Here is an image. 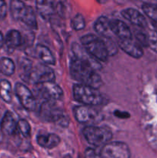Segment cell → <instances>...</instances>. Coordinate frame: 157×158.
Wrapping results in <instances>:
<instances>
[{
    "label": "cell",
    "mask_w": 157,
    "mask_h": 158,
    "mask_svg": "<svg viewBox=\"0 0 157 158\" xmlns=\"http://www.w3.org/2000/svg\"><path fill=\"white\" fill-rule=\"evenodd\" d=\"M70 74L79 84L98 89L103 84L102 78L89 64L82 62L75 57L71 58L69 63Z\"/></svg>",
    "instance_id": "cell-1"
},
{
    "label": "cell",
    "mask_w": 157,
    "mask_h": 158,
    "mask_svg": "<svg viewBox=\"0 0 157 158\" xmlns=\"http://www.w3.org/2000/svg\"><path fill=\"white\" fill-rule=\"evenodd\" d=\"M83 47L96 60L106 62L109 58V52L103 38L93 34H87L81 38Z\"/></svg>",
    "instance_id": "cell-2"
},
{
    "label": "cell",
    "mask_w": 157,
    "mask_h": 158,
    "mask_svg": "<svg viewBox=\"0 0 157 158\" xmlns=\"http://www.w3.org/2000/svg\"><path fill=\"white\" fill-rule=\"evenodd\" d=\"M10 12L15 20L22 22L31 29H37L36 16L35 11L31 6H26L21 1L13 0L10 2Z\"/></svg>",
    "instance_id": "cell-3"
},
{
    "label": "cell",
    "mask_w": 157,
    "mask_h": 158,
    "mask_svg": "<svg viewBox=\"0 0 157 158\" xmlns=\"http://www.w3.org/2000/svg\"><path fill=\"white\" fill-rule=\"evenodd\" d=\"M73 97L85 106H95L103 103V97L96 89L79 83L73 86Z\"/></svg>",
    "instance_id": "cell-4"
},
{
    "label": "cell",
    "mask_w": 157,
    "mask_h": 158,
    "mask_svg": "<svg viewBox=\"0 0 157 158\" xmlns=\"http://www.w3.org/2000/svg\"><path fill=\"white\" fill-rule=\"evenodd\" d=\"M83 134L88 143L95 147L104 146L112 138V131L103 127L87 126L83 129Z\"/></svg>",
    "instance_id": "cell-5"
},
{
    "label": "cell",
    "mask_w": 157,
    "mask_h": 158,
    "mask_svg": "<svg viewBox=\"0 0 157 158\" xmlns=\"http://www.w3.org/2000/svg\"><path fill=\"white\" fill-rule=\"evenodd\" d=\"M40 116L48 122H55L62 126L66 127L69 123L68 118L65 117L61 108L55 101H44L41 105Z\"/></svg>",
    "instance_id": "cell-6"
},
{
    "label": "cell",
    "mask_w": 157,
    "mask_h": 158,
    "mask_svg": "<svg viewBox=\"0 0 157 158\" xmlns=\"http://www.w3.org/2000/svg\"><path fill=\"white\" fill-rule=\"evenodd\" d=\"M36 97L45 101H55L60 100L63 96V91L58 84L54 82L36 84L34 87Z\"/></svg>",
    "instance_id": "cell-7"
},
{
    "label": "cell",
    "mask_w": 157,
    "mask_h": 158,
    "mask_svg": "<svg viewBox=\"0 0 157 158\" xmlns=\"http://www.w3.org/2000/svg\"><path fill=\"white\" fill-rule=\"evenodd\" d=\"M54 80H55L54 71L47 65L38 63L35 67H32L26 81L36 85L53 82Z\"/></svg>",
    "instance_id": "cell-8"
},
{
    "label": "cell",
    "mask_w": 157,
    "mask_h": 158,
    "mask_svg": "<svg viewBox=\"0 0 157 158\" xmlns=\"http://www.w3.org/2000/svg\"><path fill=\"white\" fill-rule=\"evenodd\" d=\"M100 158H130L129 147L123 142H109L100 151Z\"/></svg>",
    "instance_id": "cell-9"
},
{
    "label": "cell",
    "mask_w": 157,
    "mask_h": 158,
    "mask_svg": "<svg viewBox=\"0 0 157 158\" xmlns=\"http://www.w3.org/2000/svg\"><path fill=\"white\" fill-rule=\"evenodd\" d=\"M74 115L77 121L81 123L95 124L103 120V114L90 106H78L74 108Z\"/></svg>",
    "instance_id": "cell-10"
},
{
    "label": "cell",
    "mask_w": 157,
    "mask_h": 158,
    "mask_svg": "<svg viewBox=\"0 0 157 158\" xmlns=\"http://www.w3.org/2000/svg\"><path fill=\"white\" fill-rule=\"evenodd\" d=\"M15 93L25 109L29 111L35 110L36 107L35 97L27 86L22 83H17L15 86Z\"/></svg>",
    "instance_id": "cell-11"
},
{
    "label": "cell",
    "mask_w": 157,
    "mask_h": 158,
    "mask_svg": "<svg viewBox=\"0 0 157 158\" xmlns=\"http://www.w3.org/2000/svg\"><path fill=\"white\" fill-rule=\"evenodd\" d=\"M72 51L74 54V57L81 60L83 63L89 64L95 70L100 69V68L102 67L99 62H98V60L92 57L81 45H78V43H73L72 46Z\"/></svg>",
    "instance_id": "cell-12"
},
{
    "label": "cell",
    "mask_w": 157,
    "mask_h": 158,
    "mask_svg": "<svg viewBox=\"0 0 157 158\" xmlns=\"http://www.w3.org/2000/svg\"><path fill=\"white\" fill-rule=\"evenodd\" d=\"M111 32L120 39V40H132V32L129 26L119 19H112L109 21Z\"/></svg>",
    "instance_id": "cell-13"
},
{
    "label": "cell",
    "mask_w": 157,
    "mask_h": 158,
    "mask_svg": "<svg viewBox=\"0 0 157 158\" xmlns=\"http://www.w3.org/2000/svg\"><path fill=\"white\" fill-rule=\"evenodd\" d=\"M121 14L126 19L130 22L132 24L143 28V29L147 27V21H146V18L143 14L140 13L136 9H132V8H128V9L122 11Z\"/></svg>",
    "instance_id": "cell-14"
},
{
    "label": "cell",
    "mask_w": 157,
    "mask_h": 158,
    "mask_svg": "<svg viewBox=\"0 0 157 158\" xmlns=\"http://www.w3.org/2000/svg\"><path fill=\"white\" fill-rule=\"evenodd\" d=\"M119 45L126 53L133 58L139 59L143 56V50L141 46L132 40H119Z\"/></svg>",
    "instance_id": "cell-15"
},
{
    "label": "cell",
    "mask_w": 157,
    "mask_h": 158,
    "mask_svg": "<svg viewBox=\"0 0 157 158\" xmlns=\"http://www.w3.org/2000/svg\"><path fill=\"white\" fill-rule=\"evenodd\" d=\"M17 123L12 113L9 111L5 114L1 121L2 132L7 136H12L16 133Z\"/></svg>",
    "instance_id": "cell-16"
},
{
    "label": "cell",
    "mask_w": 157,
    "mask_h": 158,
    "mask_svg": "<svg viewBox=\"0 0 157 158\" xmlns=\"http://www.w3.org/2000/svg\"><path fill=\"white\" fill-rule=\"evenodd\" d=\"M35 54L44 64L53 65L55 64V58L52 52L47 46L42 44H38L35 48Z\"/></svg>",
    "instance_id": "cell-17"
},
{
    "label": "cell",
    "mask_w": 157,
    "mask_h": 158,
    "mask_svg": "<svg viewBox=\"0 0 157 158\" xmlns=\"http://www.w3.org/2000/svg\"><path fill=\"white\" fill-rule=\"evenodd\" d=\"M37 143L44 148L52 149L58 146L60 143L58 136L54 134H49L47 135H39L37 137Z\"/></svg>",
    "instance_id": "cell-18"
},
{
    "label": "cell",
    "mask_w": 157,
    "mask_h": 158,
    "mask_svg": "<svg viewBox=\"0 0 157 158\" xmlns=\"http://www.w3.org/2000/svg\"><path fill=\"white\" fill-rule=\"evenodd\" d=\"M35 4H36L37 11L44 19H49L54 14L55 6L53 2L41 0V1H37Z\"/></svg>",
    "instance_id": "cell-19"
},
{
    "label": "cell",
    "mask_w": 157,
    "mask_h": 158,
    "mask_svg": "<svg viewBox=\"0 0 157 158\" xmlns=\"http://www.w3.org/2000/svg\"><path fill=\"white\" fill-rule=\"evenodd\" d=\"M5 41H6V46L9 49H15L23 44L24 39L18 31L12 29V30L9 31V32L6 34Z\"/></svg>",
    "instance_id": "cell-20"
},
{
    "label": "cell",
    "mask_w": 157,
    "mask_h": 158,
    "mask_svg": "<svg viewBox=\"0 0 157 158\" xmlns=\"http://www.w3.org/2000/svg\"><path fill=\"white\" fill-rule=\"evenodd\" d=\"M95 30L103 35L104 38H110V26H109V20L106 17L101 16L95 21L94 25Z\"/></svg>",
    "instance_id": "cell-21"
},
{
    "label": "cell",
    "mask_w": 157,
    "mask_h": 158,
    "mask_svg": "<svg viewBox=\"0 0 157 158\" xmlns=\"http://www.w3.org/2000/svg\"><path fill=\"white\" fill-rule=\"evenodd\" d=\"M15 66L11 59L3 57L0 60V73L6 76H12L15 73Z\"/></svg>",
    "instance_id": "cell-22"
},
{
    "label": "cell",
    "mask_w": 157,
    "mask_h": 158,
    "mask_svg": "<svg viewBox=\"0 0 157 158\" xmlns=\"http://www.w3.org/2000/svg\"><path fill=\"white\" fill-rule=\"evenodd\" d=\"M0 97L6 103L12 101V86L8 80H2L0 81Z\"/></svg>",
    "instance_id": "cell-23"
},
{
    "label": "cell",
    "mask_w": 157,
    "mask_h": 158,
    "mask_svg": "<svg viewBox=\"0 0 157 158\" xmlns=\"http://www.w3.org/2000/svg\"><path fill=\"white\" fill-rule=\"evenodd\" d=\"M143 10L146 15L154 23H157V6L151 3H144Z\"/></svg>",
    "instance_id": "cell-24"
},
{
    "label": "cell",
    "mask_w": 157,
    "mask_h": 158,
    "mask_svg": "<svg viewBox=\"0 0 157 158\" xmlns=\"http://www.w3.org/2000/svg\"><path fill=\"white\" fill-rule=\"evenodd\" d=\"M72 26L75 30H82L84 29L86 26V22L83 15L81 14L75 15L72 20Z\"/></svg>",
    "instance_id": "cell-25"
},
{
    "label": "cell",
    "mask_w": 157,
    "mask_h": 158,
    "mask_svg": "<svg viewBox=\"0 0 157 158\" xmlns=\"http://www.w3.org/2000/svg\"><path fill=\"white\" fill-rule=\"evenodd\" d=\"M17 127L24 137H28L30 135L31 127L29 123L26 120H20L17 123Z\"/></svg>",
    "instance_id": "cell-26"
},
{
    "label": "cell",
    "mask_w": 157,
    "mask_h": 158,
    "mask_svg": "<svg viewBox=\"0 0 157 158\" xmlns=\"http://www.w3.org/2000/svg\"><path fill=\"white\" fill-rule=\"evenodd\" d=\"M148 46L154 52H157V32L154 30H150L148 32Z\"/></svg>",
    "instance_id": "cell-27"
},
{
    "label": "cell",
    "mask_w": 157,
    "mask_h": 158,
    "mask_svg": "<svg viewBox=\"0 0 157 158\" xmlns=\"http://www.w3.org/2000/svg\"><path fill=\"white\" fill-rule=\"evenodd\" d=\"M7 14V6L4 1H0V21L3 20Z\"/></svg>",
    "instance_id": "cell-28"
},
{
    "label": "cell",
    "mask_w": 157,
    "mask_h": 158,
    "mask_svg": "<svg viewBox=\"0 0 157 158\" xmlns=\"http://www.w3.org/2000/svg\"><path fill=\"white\" fill-rule=\"evenodd\" d=\"M136 39L142 45L146 46H148V39H147V35L144 33H142V32H138L136 34Z\"/></svg>",
    "instance_id": "cell-29"
},
{
    "label": "cell",
    "mask_w": 157,
    "mask_h": 158,
    "mask_svg": "<svg viewBox=\"0 0 157 158\" xmlns=\"http://www.w3.org/2000/svg\"><path fill=\"white\" fill-rule=\"evenodd\" d=\"M86 158H100L99 156H97L95 151L92 149H87L85 153Z\"/></svg>",
    "instance_id": "cell-30"
},
{
    "label": "cell",
    "mask_w": 157,
    "mask_h": 158,
    "mask_svg": "<svg viewBox=\"0 0 157 158\" xmlns=\"http://www.w3.org/2000/svg\"><path fill=\"white\" fill-rule=\"evenodd\" d=\"M114 115L115 117H117L118 118H122V119H126L129 117V114H128L127 112H125V111H119V110H115L114 112Z\"/></svg>",
    "instance_id": "cell-31"
},
{
    "label": "cell",
    "mask_w": 157,
    "mask_h": 158,
    "mask_svg": "<svg viewBox=\"0 0 157 158\" xmlns=\"http://www.w3.org/2000/svg\"><path fill=\"white\" fill-rule=\"evenodd\" d=\"M5 43V39H4V36H3V34L2 32L0 31V49H1L2 47L3 46V45H4Z\"/></svg>",
    "instance_id": "cell-32"
},
{
    "label": "cell",
    "mask_w": 157,
    "mask_h": 158,
    "mask_svg": "<svg viewBox=\"0 0 157 158\" xmlns=\"http://www.w3.org/2000/svg\"><path fill=\"white\" fill-rule=\"evenodd\" d=\"M65 158H72L70 157V156H66V157H65Z\"/></svg>",
    "instance_id": "cell-33"
}]
</instances>
